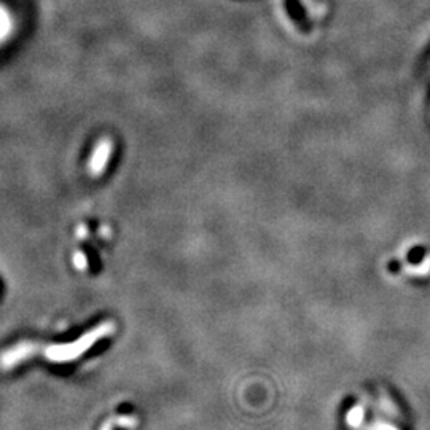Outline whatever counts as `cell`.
<instances>
[{
	"label": "cell",
	"instance_id": "1",
	"mask_svg": "<svg viewBox=\"0 0 430 430\" xmlns=\"http://www.w3.org/2000/svg\"><path fill=\"white\" fill-rule=\"evenodd\" d=\"M349 430H403L402 413L386 392L359 397L344 418Z\"/></svg>",
	"mask_w": 430,
	"mask_h": 430
},
{
	"label": "cell",
	"instance_id": "2",
	"mask_svg": "<svg viewBox=\"0 0 430 430\" xmlns=\"http://www.w3.org/2000/svg\"><path fill=\"white\" fill-rule=\"evenodd\" d=\"M112 150L113 145L110 139H102V141H99V144L96 145L95 152H92L90 158V163H88V173H90L92 177H101V175L106 173V168L112 157Z\"/></svg>",
	"mask_w": 430,
	"mask_h": 430
},
{
	"label": "cell",
	"instance_id": "3",
	"mask_svg": "<svg viewBox=\"0 0 430 430\" xmlns=\"http://www.w3.org/2000/svg\"><path fill=\"white\" fill-rule=\"evenodd\" d=\"M8 30V18L2 10H0V37H3Z\"/></svg>",
	"mask_w": 430,
	"mask_h": 430
},
{
	"label": "cell",
	"instance_id": "4",
	"mask_svg": "<svg viewBox=\"0 0 430 430\" xmlns=\"http://www.w3.org/2000/svg\"><path fill=\"white\" fill-rule=\"evenodd\" d=\"M74 262H75V265H77V268H79V269H85L86 268L85 257H83L81 253H80V255H79V253H77L75 258H74Z\"/></svg>",
	"mask_w": 430,
	"mask_h": 430
}]
</instances>
